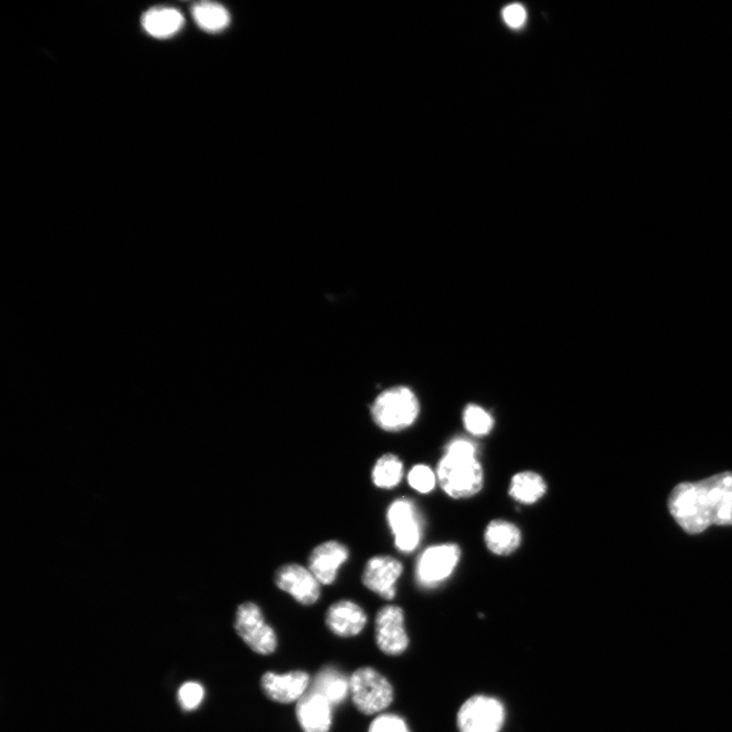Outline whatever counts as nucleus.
Here are the masks:
<instances>
[{
  "mask_svg": "<svg viewBox=\"0 0 732 732\" xmlns=\"http://www.w3.org/2000/svg\"><path fill=\"white\" fill-rule=\"evenodd\" d=\"M668 508L690 534H699L712 525H732V473L679 484L669 497Z\"/></svg>",
  "mask_w": 732,
  "mask_h": 732,
  "instance_id": "nucleus-1",
  "label": "nucleus"
},
{
  "mask_svg": "<svg viewBox=\"0 0 732 732\" xmlns=\"http://www.w3.org/2000/svg\"><path fill=\"white\" fill-rule=\"evenodd\" d=\"M444 492L454 499L478 494L483 484V470L476 457L446 454L438 467Z\"/></svg>",
  "mask_w": 732,
  "mask_h": 732,
  "instance_id": "nucleus-2",
  "label": "nucleus"
},
{
  "mask_svg": "<svg viewBox=\"0 0 732 732\" xmlns=\"http://www.w3.org/2000/svg\"><path fill=\"white\" fill-rule=\"evenodd\" d=\"M350 695L356 709L364 715L380 713L394 700L392 685L372 667H361L350 677Z\"/></svg>",
  "mask_w": 732,
  "mask_h": 732,
  "instance_id": "nucleus-3",
  "label": "nucleus"
},
{
  "mask_svg": "<svg viewBox=\"0 0 732 732\" xmlns=\"http://www.w3.org/2000/svg\"><path fill=\"white\" fill-rule=\"evenodd\" d=\"M419 414L415 394L405 387L383 392L372 407L375 422L387 432H400L414 423Z\"/></svg>",
  "mask_w": 732,
  "mask_h": 732,
  "instance_id": "nucleus-4",
  "label": "nucleus"
},
{
  "mask_svg": "<svg viewBox=\"0 0 732 732\" xmlns=\"http://www.w3.org/2000/svg\"><path fill=\"white\" fill-rule=\"evenodd\" d=\"M235 630L254 652L270 655L277 648V635L266 623L261 608L253 602L239 605L235 618Z\"/></svg>",
  "mask_w": 732,
  "mask_h": 732,
  "instance_id": "nucleus-5",
  "label": "nucleus"
},
{
  "mask_svg": "<svg viewBox=\"0 0 732 732\" xmlns=\"http://www.w3.org/2000/svg\"><path fill=\"white\" fill-rule=\"evenodd\" d=\"M504 721L503 704L490 697H473L463 704L458 713L461 732H500Z\"/></svg>",
  "mask_w": 732,
  "mask_h": 732,
  "instance_id": "nucleus-6",
  "label": "nucleus"
},
{
  "mask_svg": "<svg viewBox=\"0 0 732 732\" xmlns=\"http://www.w3.org/2000/svg\"><path fill=\"white\" fill-rule=\"evenodd\" d=\"M461 557L456 544H442L427 548L416 565V578L423 587H435L451 576Z\"/></svg>",
  "mask_w": 732,
  "mask_h": 732,
  "instance_id": "nucleus-7",
  "label": "nucleus"
},
{
  "mask_svg": "<svg viewBox=\"0 0 732 732\" xmlns=\"http://www.w3.org/2000/svg\"><path fill=\"white\" fill-rule=\"evenodd\" d=\"M388 522L395 536L397 548L411 553L421 539V522L414 504L407 499L395 501L388 510Z\"/></svg>",
  "mask_w": 732,
  "mask_h": 732,
  "instance_id": "nucleus-8",
  "label": "nucleus"
},
{
  "mask_svg": "<svg viewBox=\"0 0 732 732\" xmlns=\"http://www.w3.org/2000/svg\"><path fill=\"white\" fill-rule=\"evenodd\" d=\"M376 641L380 650L387 655L397 656L406 651L409 638L402 608L387 605L380 609L376 619Z\"/></svg>",
  "mask_w": 732,
  "mask_h": 732,
  "instance_id": "nucleus-9",
  "label": "nucleus"
},
{
  "mask_svg": "<svg viewBox=\"0 0 732 732\" xmlns=\"http://www.w3.org/2000/svg\"><path fill=\"white\" fill-rule=\"evenodd\" d=\"M276 585L303 605L315 604L321 596V583L302 566L291 564L281 567L275 576Z\"/></svg>",
  "mask_w": 732,
  "mask_h": 732,
  "instance_id": "nucleus-10",
  "label": "nucleus"
},
{
  "mask_svg": "<svg viewBox=\"0 0 732 732\" xmlns=\"http://www.w3.org/2000/svg\"><path fill=\"white\" fill-rule=\"evenodd\" d=\"M311 683L309 674L296 670L283 675L266 673L261 680V687L272 701L290 704L298 702L307 694Z\"/></svg>",
  "mask_w": 732,
  "mask_h": 732,
  "instance_id": "nucleus-11",
  "label": "nucleus"
},
{
  "mask_svg": "<svg viewBox=\"0 0 732 732\" xmlns=\"http://www.w3.org/2000/svg\"><path fill=\"white\" fill-rule=\"evenodd\" d=\"M403 572L402 564L388 556L375 557L366 564L362 582L376 594L386 600L396 596V584Z\"/></svg>",
  "mask_w": 732,
  "mask_h": 732,
  "instance_id": "nucleus-12",
  "label": "nucleus"
},
{
  "mask_svg": "<svg viewBox=\"0 0 732 732\" xmlns=\"http://www.w3.org/2000/svg\"><path fill=\"white\" fill-rule=\"evenodd\" d=\"M296 717L303 732H329L333 706L322 695L311 690L297 702Z\"/></svg>",
  "mask_w": 732,
  "mask_h": 732,
  "instance_id": "nucleus-13",
  "label": "nucleus"
},
{
  "mask_svg": "<svg viewBox=\"0 0 732 732\" xmlns=\"http://www.w3.org/2000/svg\"><path fill=\"white\" fill-rule=\"evenodd\" d=\"M348 558L349 551L344 544L328 541L314 549L310 557V570L321 584L331 585Z\"/></svg>",
  "mask_w": 732,
  "mask_h": 732,
  "instance_id": "nucleus-14",
  "label": "nucleus"
},
{
  "mask_svg": "<svg viewBox=\"0 0 732 732\" xmlns=\"http://www.w3.org/2000/svg\"><path fill=\"white\" fill-rule=\"evenodd\" d=\"M368 623V616L356 603L341 600L330 606L326 615V624L331 632L342 638L359 635Z\"/></svg>",
  "mask_w": 732,
  "mask_h": 732,
  "instance_id": "nucleus-15",
  "label": "nucleus"
},
{
  "mask_svg": "<svg viewBox=\"0 0 732 732\" xmlns=\"http://www.w3.org/2000/svg\"><path fill=\"white\" fill-rule=\"evenodd\" d=\"M488 549L496 555L508 556L513 554L521 544V532L514 524L497 520L487 526L484 534Z\"/></svg>",
  "mask_w": 732,
  "mask_h": 732,
  "instance_id": "nucleus-16",
  "label": "nucleus"
},
{
  "mask_svg": "<svg viewBox=\"0 0 732 732\" xmlns=\"http://www.w3.org/2000/svg\"><path fill=\"white\" fill-rule=\"evenodd\" d=\"M311 690L322 695L332 706H338L350 695V679L334 667H325L316 676Z\"/></svg>",
  "mask_w": 732,
  "mask_h": 732,
  "instance_id": "nucleus-17",
  "label": "nucleus"
},
{
  "mask_svg": "<svg viewBox=\"0 0 732 732\" xmlns=\"http://www.w3.org/2000/svg\"><path fill=\"white\" fill-rule=\"evenodd\" d=\"M185 24L183 16L174 9L155 8L142 18V26L152 37L165 39L175 35Z\"/></svg>",
  "mask_w": 732,
  "mask_h": 732,
  "instance_id": "nucleus-18",
  "label": "nucleus"
},
{
  "mask_svg": "<svg viewBox=\"0 0 732 732\" xmlns=\"http://www.w3.org/2000/svg\"><path fill=\"white\" fill-rule=\"evenodd\" d=\"M546 493L543 478L534 472L516 474L511 482V497L522 504L531 505L539 501Z\"/></svg>",
  "mask_w": 732,
  "mask_h": 732,
  "instance_id": "nucleus-19",
  "label": "nucleus"
},
{
  "mask_svg": "<svg viewBox=\"0 0 732 732\" xmlns=\"http://www.w3.org/2000/svg\"><path fill=\"white\" fill-rule=\"evenodd\" d=\"M193 17L198 26L209 33H218L229 26L230 15L221 5L204 2L193 8Z\"/></svg>",
  "mask_w": 732,
  "mask_h": 732,
  "instance_id": "nucleus-20",
  "label": "nucleus"
},
{
  "mask_svg": "<svg viewBox=\"0 0 732 732\" xmlns=\"http://www.w3.org/2000/svg\"><path fill=\"white\" fill-rule=\"evenodd\" d=\"M403 463L392 454L380 458L373 470V481L380 488H393L397 486L403 477Z\"/></svg>",
  "mask_w": 732,
  "mask_h": 732,
  "instance_id": "nucleus-21",
  "label": "nucleus"
},
{
  "mask_svg": "<svg viewBox=\"0 0 732 732\" xmlns=\"http://www.w3.org/2000/svg\"><path fill=\"white\" fill-rule=\"evenodd\" d=\"M466 430L477 437L486 436L494 427V419L490 413L476 405H469L464 411Z\"/></svg>",
  "mask_w": 732,
  "mask_h": 732,
  "instance_id": "nucleus-22",
  "label": "nucleus"
},
{
  "mask_svg": "<svg viewBox=\"0 0 732 732\" xmlns=\"http://www.w3.org/2000/svg\"><path fill=\"white\" fill-rule=\"evenodd\" d=\"M408 482L418 493L429 494L436 486V476L429 466L416 465L408 474Z\"/></svg>",
  "mask_w": 732,
  "mask_h": 732,
  "instance_id": "nucleus-23",
  "label": "nucleus"
},
{
  "mask_svg": "<svg viewBox=\"0 0 732 732\" xmlns=\"http://www.w3.org/2000/svg\"><path fill=\"white\" fill-rule=\"evenodd\" d=\"M204 696L203 686L195 682L183 684L178 692L181 707L188 711L197 709L203 702Z\"/></svg>",
  "mask_w": 732,
  "mask_h": 732,
  "instance_id": "nucleus-24",
  "label": "nucleus"
},
{
  "mask_svg": "<svg viewBox=\"0 0 732 732\" xmlns=\"http://www.w3.org/2000/svg\"><path fill=\"white\" fill-rule=\"evenodd\" d=\"M369 732H410L406 722L394 714L379 715L372 722Z\"/></svg>",
  "mask_w": 732,
  "mask_h": 732,
  "instance_id": "nucleus-25",
  "label": "nucleus"
},
{
  "mask_svg": "<svg viewBox=\"0 0 732 732\" xmlns=\"http://www.w3.org/2000/svg\"><path fill=\"white\" fill-rule=\"evenodd\" d=\"M526 16L525 9L519 4L508 6L503 12L506 24L514 29L520 28L524 25Z\"/></svg>",
  "mask_w": 732,
  "mask_h": 732,
  "instance_id": "nucleus-26",
  "label": "nucleus"
},
{
  "mask_svg": "<svg viewBox=\"0 0 732 732\" xmlns=\"http://www.w3.org/2000/svg\"><path fill=\"white\" fill-rule=\"evenodd\" d=\"M446 454L476 457V447L470 441L456 439L448 445Z\"/></svg>",
  "mask_w": 732,
  "mask_h": 732,
  "instance_id": "nucleus-27",
  "label": "nucleus"
}]
</instances>
